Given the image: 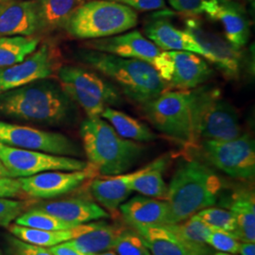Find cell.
<instances>
[{
	"instance_id": "obj_1",
	"label": "cell",
	"mask_w": 255,
	"mask_h": 255,
	"mask_svg": "<svg viewBox=\"0 0 255 255\" xmlns=\"http://www.w3.org/2000/svg\"><path fill=\"white\" fill-rule=\"evenodd\" d=\"M0 115L47 125H63L76 118V103L61 83L43 79L0 93Z\"/></svg>"
},
{
	"instance_id": "obj_2",
	"label": "cell",
	"mask_w": 255,
	"mask_h": 255,
	"mask_svg": "<svg viewBox=\"0 0 255 255\" xmlns=\"http://www.w3.org/2000/svg\"><path fill=\"white\" fill-rule=\"evenodd\" d=\"M222 189L223 182L209 166L197 160L183 161L168 184L165 225L181 223L214 206Z\"/></svg>"
},
{
	"instance_id": "obj_3",
	"label": "cell",
	"mask_w": 255,
	"mask_h": 255,
	"mask_svg": "<svg viewBox=\"0 0 255 255\" xmlns=\"http://www.w3.org/2000/svg\"><path fill=\"white\" fill-rule=\"evenodd\" d=\"M77 58L116 82V86L123 95L140 105L157 98L167 88V83L154 67L146 62L90 48L79 50Z\"/></svg>"
},
{
	"instance_id": "obj_4",
	"label": "cell",
	"mask_w": 255,
	"mask_h": 255,
	"mask_svg": "<svg viewBox=\"0 0 255 255\" xmlns=\"http://www.w3.org/2000/svg\"><path fill=\"white\" fill-rule=\"evenodd\" d=\"M80 133L88 164L103 176L127 172L145 152V146L120 136L101 118L85 119Z\"/></svg>"
},
{
	"instance_id": "obj_5",
	"label": "cell",
	"mask_w": 255,
	"mask_h": 255,
	"mask_svg": "<svg viewBox=\"0 0 255 255\" xmlns=\"http://www.w3.org/2000/svg\"><path fill=\"white\" fill-rule=\"evenodd\" d=\"M192 130L194 143L201 139L231 140L242 134L237 109L214 86L192 90Z\"/></svg>"
},
{
	"instance_id": "obj_6",
	"label": "cell",
	"mask_w": 255,
	"mask_h": 255,
	"mask_svg": "<svg viewBox=\"0 0 255 255\" xmlns=\"http://www.w3.org/2000/svg\"><path fill=\"white\" fill-rule=\"evenodd\" d=\"M137 23L134 9L111 0H91L75 10L64 28L75 38L95 40L124 33Z\"/></svg>"
},
{
	"instance_id": "obj_7",
	"label": "cell",
	"mask_w": 255,
	"mask_h": 255,
	"mask_svg": "<svg viewBox=\"0 0 255 255\" xmlns=\"http://www.w3.org/2000/svg\"><path fill=\"white\" fill-rule=\"evenodd\" d=\"M146 120L166 136L194 144L192 130V90L164 91L141 105Z\"/></svg>"
},
{
	"instance_id": "obj_8",
	"label": "cell",
	"mask_w": 255,
	"mask_h": 255,
	"mask_svg": "<svg viewBox=\"0 0 255 255\" xmlns=\"http://www.w3.org/2000/svg\"><path fill=\"white\" fill-rule=\"evenodd\" d=\"M201 152L207 162L232 178H255V140L248 133L224 141L203 140Z\"/></svg>"
},
{
	"instance_id": "obj_9",
	"label": "cell",
	"mask_w": 255,
	"mask_h": 255,
	"mask_svg": "<svg viewBox=\"0 0 255 255\" xmlns=\"http://www.w3.org/2000/svg\"><path fill=\"white\" fill-rule=\"evenodd\" d=\"M0 143L6 146L59 156L75 158L82 154L80 146L64 134L2 120H0Z\"/></svg>"
},
{
	"instance_id": "obj_10",
	"label": "cell",
	"mask_w": 255,
	"mask_h": 255,
	"mask_svg": "<svg viewBox=\"0 0 255 255\" xmlns=\"http://www.w3.org/2000/svg\"><path fill=\"white\" fill-rule=\"evenodd\" d=\"M0 161L12 178L29 177L51 170L77 171L88 166V163L74 157L49 154L6 146L1 143Z\"/></svg>"
},
{
	"instance_id": "obj_11",
	"label": "cell",
	"mask_w": 255,
	"mask_h": 255,
	"mask_svg": "<svg viewBox=\"0 0 255 255\" xmlns=\"http://www.w3.org/2000/svg\"><path fill=\"white\" fill-rule=\"evenodd\" d=\"M98 175L99 172L88 164L83 170H51L18 179L27 198L48 200L74 191L83 182L96 178Z\"/></svg>"
},
{
	"instance_id": "obj_12",
	"label": "cell",
	"mask_w": 255,
	"mask_h": 255,
	"mask_svg": "<svg viewBox=\"0 0 255 255\" xmlns=\"http://www.w3.org/2000/svg\"><path fill=\"white\" fill-rule=\"evenodd\" d=\"M185 30L209 54L210 62L215 64L228 80L236 81L239 78L241 72L240 49L218 33L207 29L198 19H187Z\"/></svg>"
},
{
	"instance_id": "obj_13",
	"label": "cell",
	"mask_w": 255,
	"mask_h": 255,
	"mask_svg": "<svg viewBox=\"0 0 255 255\" xmlns=\"http://www.w3.org/2000/svg\"><path fill=\"white\" fill-rule=\"evenodd\" d=\"M55 65L51 48L43 45L17 64L0 67V93L48 79L54 73Z\"/></svg>"
},
{
	"instance_id": "obj_14",
	"label": "cell",
	"mask_w": 255,
	"mask_h": 255,
	"mask_svg": "<svg viewBox=\"0 0 255 255\" xmlns=\"http://www.w3.org/2000/svg\"><path fill=\"white\" fill-rule=\"evenodd\" d=\"M203 13L222 25L230 44L238 49L246 46L251 36V25L246 9L240 3L236 0H207Z\"/></svg>"
},
{
	"instance_id": "obj_15",
	"label": "cell",
	"mask_w": 255,
	"mask_h": 255,
	"mask_svg": "<svg viewBox=\"0 0 255 255\" xmlns=\"http://www.w3.org/2000/svg\"><path fill=\"white\" fill-rule=\"evenodd\" d=\"M88 48L121 58L136 59L153 65L161 49L140 31L132 30L115 36L89 41Z\"/></svg>"
},
{
	"instance_id": "obj_16",
	"label": "cell",
	"mask_w": 255,
	"mask_h": 255,
	"mask_svg": "<svg viewBox=\"0 0 255 255\" xmlns=\"http://www.w3.org/2000/svg\"><path fill=\"white\" fill-rule=\"evenodd\" d=\"M58 77L61 84H69L101 100L108 107H119L123 104L122 93L113 83L99 74L79 66L66 65L60 68Z\"/></svg>"
},
{
	"instance_id": "obj_17",
	"label": "cell",
	"mask_w": 255,
	"mask_h": 255,
	"mask_svg": "<svg viewBox=\"0 0 255 255\" xmlns=\"http://www.w3.org/2000/svg\"><path fill=\"white\" fill-rule=\"evenodd\" d=\"M151 255H214L209 245H197L183 240L166 225L134 228Z\"/></svg>"
},
{
	"instance_id": "obj_18",
	"label": "cell",
	"mask_w": 255,
	"mask_h": 255,
	"mask_svg": "<svg viewBox=\"0 0 255 255\" xmlns=\"http://www.w3.org/2000/svg\"><path fill=\"white\" fill-rule=\"evenodd\" d=\"M38 31L34 0H0V36H32Z\"/></svg>"
},
{
	"instance_id": "obj_19",
	"label": "cell",
	"mask_w": 255,
	"mask_h": 255,
	"mask_svg": "<svg viewBox=\"0 0 255 255\" xmlns=\"http://www.w3.org/2000/svg\"><path fill=\"white\" fill-rule=\"evenodd\" d=\"M147 39L164 51H188L210 60L209 54L186 30L175 27L170 20L163 16L151 19L145 26Z\"/></svg>"
},
{
	"instance_id": "obj_20",
	"label": "cell",
	"mask_w": 255,
	"mask_h": 255,
	"mask_svg": "<svg viewBox=\"0 0 255 255\" xmlns=\"http://www.w3.org/2000/svg\"><path fill=\"white\" fill-rule=\"evenodd\" d=\"M173 68L169 86L176 90L195 89L213 76V69L200 55L188 51H169Z\"/></svg>"
},
{
	"instance_id": "obj_21",
	"label": "cell",
	"mask_w": 255,
	"mask_h": 255,
	"mask_svg": "<svg viewBox=\"0 0 255 255\" xmlns=\"http://www.w3.org/2000/svg\"><path fill=\"white\" fill-rule=\"evenodd\" d=\"M37 208L76 226L109 218V214L98 203L83 198L49 201Z\"/></svg>"
},
{
	"instance_id": "obj_22",
	"label": "cell",
	"mask_w": 255,
	"mask_h": 255,
	"mask_svg": "<svg viewBox=\"0 0 255 255\" xmlns=\"http://www.w3.org/2000/svg\"><path fill=\"white\" fill-rule=\"evenodd\" d=\"M121 214L133 228L165 225L167 217L166 201L136 196L119 206Z\"/></svg>"
},
{
	"instance_id": "obj_23",
	"label": "cell",
	"mask_w": 255,
	"mask_h": 255,
	"mask_svg": "<svg viewBox=\"0 0 255 255\" xmlns=\"http://www.w3.org/2000/svg\"><path fill=\"white\" fill-rule=\"evenodd\" d=\"M137 172L138 170L132 173L92 179L90 190L93 197L105 209L116 211L132 193L130 183Z\"/></svg>"
},
{
	"instance_id": "obj_24",
	"label": "cell",
	"mask_w": 255,
	"mask_h": 255,
	"mask_svg": "<svg viewBox=\"0 0 255 255\" xmlns=\"http://www.w3.org/2000/svg\"><path fill=\"white\" fill-rule=\"evenodd\" d=\"M98 225V222H89L75 226L73 228L60 231H46L39 229L28 228L17 224L9 225V233L20 240L35 246L50 248L70 241L76 237L91 231Z\"/></svg>"
},
{
	"instance_id": "obj_25",
	"label": "cell",
	"mask_w": 255,
	"mask_h": 255,
	"mask_svg": "<svg viewBox=\"0 0 255 255\" xmlns=\"http://www.w3.org/2000/svg\"><path fill=\"white\" fill-rule=\"evenodd\" d=\"M230 211L234 214L237 229L234 237L240 242L255 243V193L251 190H240L234 194Z\"/></svg>"
},
{
	"instance_id": "obj_26",
	"label": "cell",
	"mask_w": 255,
	"mask_h": 255,
	"mask_svg": "<svg viewBox=\"0 0 255 255\" xmlns=\"http://www.w3.org/2000/svg\"><path fill=\"white\" fill-rule=\"evenodd\" d=\"M165 165L166 160L160 158L139 169L130 183L132 192H138L148 198L165 201L168 190V185L164 182L163 176Z\"/></svg>"
},
{
	"instance_id": "obj_27",
	"label": "cell",
	"mask_w": 255,
	"mask_h": 255,
	"mask_svg": "<svg viewBox=\"0 0 255 255\" xmlns=\"http://www.w3.org/2000/svg\"><path fill=\"white\" fill-rule=\"evenodd\" d=\"M36 5L40 30H55L65 27L85 0H34Z\"/></svg>"
},
{
	"instance_id": "obj_28",
	"label": "cell",
	"mask_w": 255,
	"mask_h": 255,
	"mask_svg": "<svg viewBox=\"0 0 255 255\" xmlns=\"http://www.w3.org/2000/svg\"><path fill=\"white\" fill-rule=\"evenodd\" d=\"M121 229L106 222H98L95 228L66 243L85 255H96L113 250Z\"/></svg>"
},
{
	"instance_id": "obj_29",
	"label": "cell",
	"mask_w": 255,
	"mask_h": 255,
	"mask_svg": "<svg viewBox=\"0 0 255 255\" xmlns=\"http://www.w3.org/2000/svg\"><path fill=\"white\" fill-rule=\"evenodd\" d=\"M101 118L108 121L119 135L125 139L134 142H152L157 138L152 129L145 123L119 110L106 107Z\"/></svg>"
},
{
	"instance_id": "obj_30",
	"label": "cell",
	"mask_w": 255,
	"mask_h": 255,
	"mask_svg": "<svg viewBox=\"0 0 255 255\" xmlns=\"http://www.w3.org/2000/svg\"><path fill=\"white\" fill-rule=\"evenodd\" d=\"M39 40L32 36H0V67L23 61L36 50Z\"/></svg>"
},
{
	"instance_id": "obj_31",
	"label": "cell",
	"mask_w": 255,
	"mask_h": 255,
	"mask_svg": "<svg viewBox=\"0 0 255 255\" xmlns=\"http://www.w3.org/2000/svg\"><path fill=\"white\" fill-rule=\"evenodd\" d=\"M14 222L20 226L46 231L67 230L76 226L71 223L65 222L62 219H58L39 208H30L27 210L21 216H19Z\"/></svg>"
},
{
	"instance_id": "obj_32",
	"label": "cell",
	"mask_w": 255,
	"mask_h": 255,
	"mask_svg": "<svg viewBox=\"0 0 255 255\" xmlns=\"http://www.w3.org/2000/svg\"><path fill=\"white\" fill-rule=\"evenodd\" d=\"M166 226L187 242L197 245H208L207 238L212 228L205 224L196 214L181 223Z\"/></svg>"
},
{
	"instance_id": "obj_33",
	"label": "cell",
	"mask_w": 255,
	"mask_h": 255,
	"mask_svg": "<svg viewBox=\"0 0 255 255\" xmlns=\"http://www.w3.org/2000/svg\"><path fill=\"white\" fill-rule=\"evenodd\" d=\"M210 228L221 230L234 235L237 223L234 214L230 210L215 208L213 206L201 210L196 214Z\"/></svg>"
},
{
	"instance_id": "obj_34",
	"label": "cell",
	"mask_w": 255,
	"mask_h": 255,
	"mask_svg": "<svg viewBox=\"0 0 255 255\" xmlns=\"http://www.w3.org/2000/svg\"><path fill=\"white\" fill-rule=\"evenodd\" d=\"M113 250L118 255H151L136 231H121Z\"/></svg>"
},
{
	"instance_id": "obj_35",
	"label": "cell",
	"mask_w": 255,
	"mask_h": 255,
	"mask_svg": "<svg viewBox=\"0 0 255 255\" xmlns=\"http://www.w3.org/2000/svg\"><path fill=\"white\" fill-rule=\"evenodd\" d=\"M71 100L86 113L88 119L101 118L106 106L101 100L87 95L86 93L69 84H61Z\"/></svg>"
},
{
	"instance_id": "obj_36",
	"label": "cell",
	"mask_w": 255,
	"mask_h": 255,
	"mask_svg": "<svg viewBox=\"0 0 255 255\" xmlns=\"http://www.w3.org/2000/svg\"><path fill=\"white\" fill-rule=\"evenodd\" d=\"M35 200L17 201L14 199L0 198V227L9 228V225L23 213L30 209Z\"/></svg>"
},
{
	"instance_id": "obj_37",
	"label": "cell",
	"mask_w": 255,
	"mask_h": 255,
	"mask_svg": "<svg viewBox=\"0 0 255 255\" xmlns=\"http://www.w3.org/2000/svg\"><path fill=\"white\" fill-rule=\"evenodd\" d=\"M207 244L212 249L229 255H238L240 241L228 232L212 229Z\"/></svg>"
},
{
	"instance_id": "obj_38",
	"label": "cell",
	"mask_w": 255,
	"mask_h": 255,
	"mask_svg": "<svg viewBox=\"0 0 255 255\" xmlns=\"http://www.w3.org/2000/svg\"><path fill=\"white\" fill-rule=\"evenodd\" d=\"M9 255H53L46 248L28 244L14 237H7Z\"/></svg>"
},
{
	"instance_id": "obj_39",
	"label": "cell",
	"mask_w": 255,
	"mask_h": 255,
	"mask_svg": "<svg viewBox=\"0 0 255 255\" xmlns=\"http://www.w3.org/2000/svg\"><path fill=\"white\" fill-rule=\"evenodd\" d=\"M0 198H27V196L22 190V186L18 178L0 177Z\"/></svg>"
},
{
	"instance_id": "obj_40",
	"label": "cell",
	"mask_w": 255,
	"mask_h": 255,
	"mask_svg": "<svg viewBox=\"0 0 255 255\" xmlns=\"http://www.w3.org/2000/svg\"><path fill=\"white\" fill-rule=\"evenodd\" d=\"M175 10L188 15L203 13L204 5L207 0H167Z\"/></svg>"
},
{
	"instance_id": "obj_41",
	"label": "cell",
	"mask_w": 255,
	"mask_h": 255,
	"mask_svg": "<svg viewBox=\"0 0 255 255\" xmlns=\"http://www.w3.org/2000/svg\"><path fill=\"white\" fill-rule=\"evenodd\" d=\"M128 6L134 10H157L164 8L165 0H111Z\"/></svg>"
},
{
	"instance_id": "obj_42",
	"label": "cell",
	"mask_w": 255,
	"mask_h": 255,
	"mask_svg": "<svg viewBox=\"0 0 255 255\" xmlns=\"http://www.w3.org/2000/svg\"><path fill=\"white\" fill-rule=\"evenodd\" d=\"M46 249L50 254H52L53 255H88L76 250L75 248L70 246L66 242L56 245V246L46 248Z\"/></svg>"
},
{
	"instance_id": "obj_43",
	"label": "cell",
	"mask_w": 255,
	"mask_h": 255,
	"mask_svg": "<svg viewBox=\"0 0 255 255\" xmlns=\"http://www.w3.org/2000/svg\"><path fill=\"white\" fill-rule=\"evenodd\" d=\"M238 255H255V244L253 242H240Z\"/></svg>"
},
{
	"instance_id": "obj_44",
	"label": "cell",
	"mask_w": 255,
	"mask_h": 255,
	"mask_svg": "<svg viewBox=\"0 0 255 255\" xmlns=\"http://www.w3.org/2000/svg\"><path fill=\"white\" fill-rule=\"evenodd\" d=\"M0 177H11L7 168L1 163V161H0Z\"/></svg>"
},
{
	"instance_id": "obj_45",
	"label": "cell",
	"mask_w": 255,
	"mask_h": 255,
	"mask_svg": "<svg viewBox=\"0 0 255 255\" xmlns=\"http://www.w3.org/2000/svg\"><path fill=\"white\" fill-rule=\"evenodd\" d=\"M118 255L116 253H113L111 251L108 252H104V253H101V254H96V255Z\"/></svg>"
},
{
	"instance_id": "obj_46",
	"label": "cell",
	"mask_w": 255,
	"mask_h": 255,
	"mask_svg": "<svg viewBox=\"0 0 255 255\" xmlns=\"http://www.w3.org/2000/svg\"><path fill=\"white\" fill-rule=\"evenodd\" d=\"M250 1H253V2H254V1H255V0H250Z\"/></svg>"
},
{
	"instance_id": "obj_47",
	"label": "cell",
	"mask_w": 255,
	"mask_h": 255,
	"mask_svg": "<svg viewBox=\"0 0 255 255\" xmlns=\"http://www.w3.org/2000/svg\"><path fill=\"white\" fill-rule=\"evenodd\" d=\"M0 255H2V254H1V252H0Z\"/></svg>"
},
{
	"instance_id": "obj_48",
	"label": "cell",
	"mask_w": 255,
	"mask_h": 255,
	"mask_svg": "<svg viewBox=\"0 0 255 255\" xmlns=\"http://www.w3.org/2000/svg\"><path fill=\"white\" fill-rule=\"evenodd\" d=\"M3 1H7V0H3Z\"/></svg>"
}]
</instances>
